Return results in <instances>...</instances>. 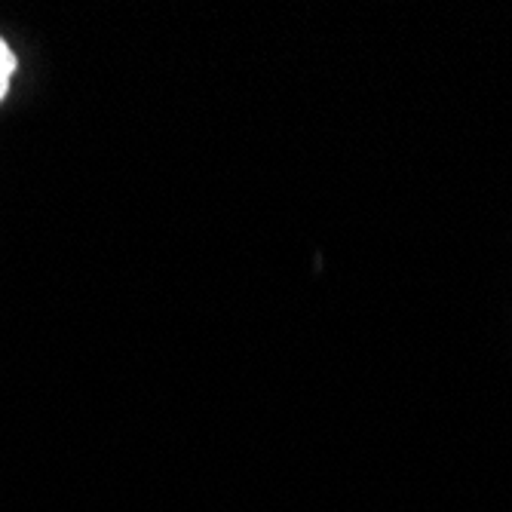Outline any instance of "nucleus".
Segmentation results:
<instances>
[{
	"label": "nucleus",
	"instance_id": "1",
	"mask_svg": "<svg viewBox=\"0 0 512 512\" xmlns=\"http://www.w3.org/2000/svg\"><path fill=\"white\" fill-rule=\"evenodd\" d=\"M16 56H13V50H10V43L0 37V102L7 99V92H10V80H13V74H16Z\"/></svg>",
	"mask_w": 512,
	"mask_h": 512
}]
</instances>
